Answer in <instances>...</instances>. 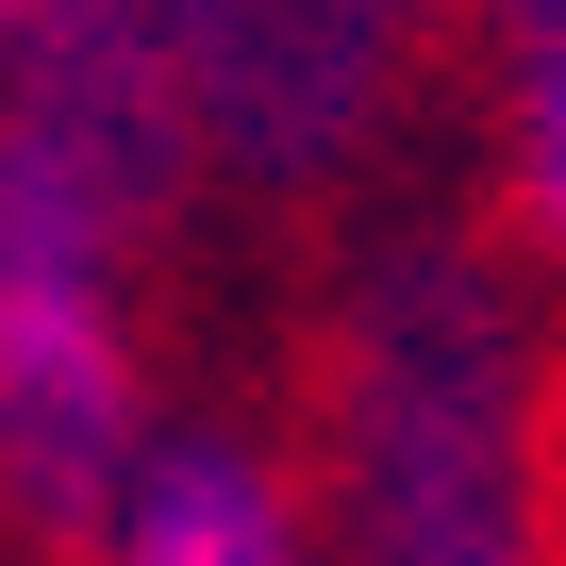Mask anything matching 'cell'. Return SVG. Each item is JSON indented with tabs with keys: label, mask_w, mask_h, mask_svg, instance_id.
I'll use <instances>...</instances> for the list:
<instances>
[{
	"label": "cell",
	"mask_w": 566,
	"mask_h": 566,
	"mask_svg": "<svg viewBox=\"0 0 566 566\" xmlns=\"http://www.w3.org/2000/svg\"><path fill=\"white\" fill-rule=\"evenodd\" d=\"M301 500H317V566H566L549 334L483 233H400L350 266Z\"/></svg>",
	"instance_id": "2"
},
{
	"label": "cell",
	"mask_w": 566,
	"mask_h": 566,
	"mask_svg": "<svg viewBox=\"0 0 566 566\" xmlns=\"http://www.w3.org/2000/svg\"><path fill=\"white\" fill-rule=\"evenodd\" d=\"M167 150L134 0H0V500L51 533H101L150 450L134 233Z\"/></svg>",
	"instance_id": "1"
},
{
	"label": "cell",
	"mask_w": 566,
	"mask_h": 566,
	"mask_svg": "<svg viewBox=\"0 0 566 566\" xmlns=\"http://www.w3.org/2000/svg\"><path fill=\"white\" fill-rule=\"evenodd\" d=\"M483 34V117H500V200L533 250H566V0H467Z\"/></svg>",
	"instance_id": "5"
},
{
	"label": "cell",
	"mask_w": 566,
	"mask_h": 566,
	"mask_svg": "<svg viewBox=\"0 0 566 566\" xmlns=\"http://www.w3.org/2000/svg\"><path fill=\"white\" fill-rule=\"evenodd\" d=\"M433 0H134V67L233 184H350L417 84Z\"/></svg>",
	"instance_id": "3"
},
{
	"label": "cell",
	"mask_w": 566,
	"mask_h": 566,
	"mask_svg": "<svg viewBox=\"0 0 566 566\" xmlns=\"http://www.w3.org/2000/svg\"><path fill=\"white\" fill-rule=\"evenodd\" d=\"M84 566H317V500L266 433L233 417H150L134 483L101 500Z\"/></svg>",
	"instance_id": "4"
}]
</instances>
